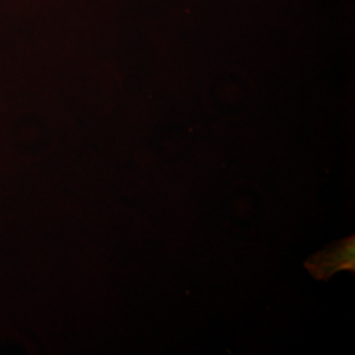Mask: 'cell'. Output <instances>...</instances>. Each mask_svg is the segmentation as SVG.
I'll use <instances>...</instances> for the list:
<instances>
[{"mask_svg":"<svg viewBox=\"0 0 355 355\" xmlns=\"http://www.w3.org/2000/svg\"><path fill=\"white\" fill-rule=\"evenodd\" d=\"M354 261V245L353 240L347 241L345 246H340L337 249H328L327 257H321V262H320V270H318V275L327 267H338L350 266V263L353 265Z\"/></svg>","mask_w":355,"mask_h":355,"instance_id":"1","label":"cell"}]
</instances>
